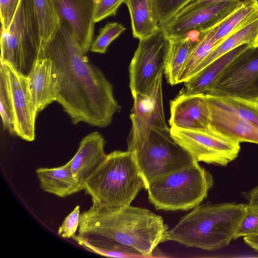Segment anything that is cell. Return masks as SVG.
I'll return each mask as SVG.
<instances>
[{"label":"cell","mask_w":258,"mask_h":258,"mask_svg":"<svg viewBox=\"0 0 258 258\" xmlns=\"http://www.w3.org/2000/svg\"><path fill=\"white\" fill-rule=\"evenodd\" d=\"M41 38L33 0H20L7 29H1L0 61L27 76L39 57Z\"/></svg>","instance_id":"cell-6"},{"label":"cell","mask_w":258,"mask_h":258,"mask_svg":"<svg viewBox=\"0 0 258 258\" xmlns=\"http://www.w3.org/2000/svg\"><path fill=\"white\" fill-rule=\"evenodd\" d=\"M5 72L13 108L16 135L26 141L35 137V120L38 112L33 99L27 76L11 64L0 61Z\"/></svg>","instance_id":"cell-12"},{"label":"cell","mask_w":258,"mask_h":258,"mask_svg":"<svg viewBox=\"0 0 258 258\" xmlns=\"http://www.w3.org/2000/svg\"><path fill=\"white\" fill-rule=\"evenodd\" d=\"M255 1H258V0H255Z\"/></svg>","instance_id":"cell-39"},{"label":"cell","mask_w":258,"mask_h":258,"mask_svg":"<svg viewBox=\"0 0 258 258\" xmlns=\"http://www.w3.org/2000/svg\"><path fill=\"white\" fill-rule=\"evenodd\" d=\"M254 235H258V207L247 204L234 240L241 237Z\"/></svg>","instance_id":"cell-32"},{"label":"cell","mask_w":258,"mask_h":258,"mask_svg":"<svg viewBox=\"0 0 258 258\" xmlns=\"http://www.w3.org/2000/svg\"><path fill=\"white\" fill-rule=\"evenodd\" d=\"M59 20L68 26L83 50L87 53L93 42L96 0H54Z\"/></svg>","instance_id":"cell-14"},{"label":"cell","mask_w":258,"mask_h":258,"mask_svg":"<svg viewBox=\"0 0 258 258\" xmlns=\"http://www.w3.org/2000/svg\"><path fill=\"white\" fill-rule=\"evenodd\" d=\"M127 150L134 154L146 189L154 179L195 161L175 141L170 128H152L144 140L127 148Z\"/></svg>","instance_id":"cell-7"},{"label":"cell","mask_w":258,"mask_h":258,"mask_svg":"<svg viewBox=\"0 0 258 258\" xmlns=\"http://www.w3.org/2000/svg\"><path fill=\"white\" fill-rule=\"evenodd\" d=\"M193 32L180 37H166L167 51L164 74L170 85L178 83L181 70L199 41L200 31L192 34Z\"/></svg>","instance_id":"cell-19"},{"label":"cell","mask_w":258,"mask_h":258,"mask_svg":"<svg viewBox=\"0 0 258 258\" xmlns=\"http://www.w3.org/2000/svg\"><path fill=\"white\" fill-rule=\"evenodd\" d=\"M105 146L103 137L97 131L92 132L83 138L69 161L74 176L83 187L85 181L106 158Z\"/></svg>","instance_id":"cell-18"},{"label":"cell","mask_w":258,"mask_h":258,"mask_svg":"<svg viewBox=\"0 0 258 258\" xmlns=\"http://www.w3.org/2000/svg\"><path fill=\"white\" fill-rule=\"evenodd\" d=\"M248 205L258 207V185L244 194Z\"/></svg>","instance_id":"cell-37"},{"label":"cell","mask_w":258,"mask_h":258,"mask_svg":"<svg viewBox=\"0 0 258 258\" xmlns=\"http://www.w3.org/2000/svg\"><path fill=\"white\" fill-rule=\"evenodd\" d=\"M257 43L258 19L233 33L217 46L197 67L191 76L216 59L235 48L245 44L252 45Z\"/></svg>","instance_id":"cell-24"},{"label":"cell","mask_w":258,"mask_h":258,"mask_svg":"<svg viewBox=\"0 0 258 258\" xmlns=\"http://www.w3.org/2000/svg\"><path fill=\"white\" fill-rule=\"evenodd\" d=\"M20 0H0L1 29L9 27L17 11Z\"/></svg>","instance_id":"cell-35"},{"label":"cell","mask_w":258,"mask_h":258,"mask_svg":"<svg viewBox=\"0 0 258 258\" xmlns=\"http://www.w3.org/2000/svg\"><path fill=\"white\" fill-rule=\"evenodd\" d=\"M247 206L235 203L200 204L168 230L166 241L208 251L224 248L234 240Z\"/></svg>","instance_id":"cell-3"},{"label":"cell","mask_w":258,"mask_h":258,"mask_svg":"<svg viewBox=\"0 0 258 258\" xmlns=\"http://www.w3.org/2000/svg\"><path fill=\"white\" fill-rule=\"evenodd\" d=\"M168 230L162 217L148 209L131 205L105 209L92 204L81 213L78 235L105 237L148 257L158 244L166 241Z\"/></svg>","instance_id":"cell-2"},{"label":"cell","mask_w":258,"mask_h":258,"mask_svg":"<svg viewBox=\"0 0 258 258\" xmlns=\"http://www.w3.org/2000/svg\"><path fill=\"white\" fill-rule=\"evenodd\" d=\"M160 27L172 20L185 6L194 0H153Z\"/></svg>","instance_id":"cell-31"},{"label":"cell","mask_w":258,"mask_h":258,"mask_svg":"<svg viewBox=\"0 0 258 258\" xmlns=\"http://www.w3.org/2000/svg\"><path fill=\"white\" fill-rule=\"evenodd\" d=\"M33 1L39 23L42 47L55 33L59 25V19L54 0Z\"/></svg>","instance_id":"cell-28"},{"label":"cell","mask_w":258,"mask_h":258,"mask_svg":"<svg viewBox=\"0 0 258 258\" xmlns=\"http://www.w3.org/2000/svg\"><path fill=\"white\" fill-rule=\"evenodd\" d=\"M86 53L67 24L59 20L55 33L41 47L39 57H48L54 63L58 75L56 101L72 122L104 127L120 106L112 84L90 62Z\"/></svg>","instance_id":"cell-1"},{"label":"cell","mask_w":258,"mask_h":258,"mask_svg":"<svg viewBox=\"0 0 258 258\" xmlns=\"http://www.w3.org/2000/svg\"><path fill=\"white\" fill-rule=\"evenodd\" d=\"M170 127L208 130L209 110L205 94L188 93L184 90L170 103Z\"/></svg>","instance_id":"cell-15"},{"label":"cell","mask_w":258,"mask_h":258,"mask_svg":"<svg viewBox=\"0 0 258 258\" xmlns=\"http://www.w3.org/2000/svg\"><path fill=\"white\" fill-rule=\"evenodd\" d=\"M36 173L41 188L60 198H65L84 190L74 176L69 162L55 168H39Z\"/></svg>","instance_id":"cell-20"},{"label":"cell","mask_w":258,"mask_h":258,"mask_svg":"<svg viewBox=\"0 0 258 258\" xmlns=\"http://www.w3.org/2000/svg\"><path fill=\"white\" fill-rule=\"evenodd\" d=\"M214 182L211 173L195 161L154 179L146 189L149 202L156 209L185 211L199 205Z\"/></svg>","instance_id":"cell-5"},{"label":"cell","mask_w":258,"mask_h":258,"mask_svg":"<svg viewBox=\"0 0 258 258\" xmlns=\"http://www.w3.org/2000/svg\"><path fill=\"white\" fill-rule=\"evenodd\" d=\"M249 45H240L216 59L185 81V91L191 94H205L212 88L226 66Z\"/></svg>","instance_id":"cell-22"},{"label":"cell","mask_w":258,"mask_h":258,"mask_svg":"<svg viewBox=\"0 0 258 258\" xmlns=\"http://www.w3.org/2000/svg\"><path fill=\"white\" fill-rule=\"evenodd\" d=\"M163 74L158 76L149 93L133 96L134 103L130 115L132 129L127 140V148L144 140L152 128H169L165 120L163 107Z\"/></svg>","instance_id":"cell-11"},{"label":"cell","mask_w":258,"mask_h":258,"mask_svg":"<svg viewBox=\"0 0 258 258\" xmlns=\"http://www.w3.org/2000/svg\"><path fill=\"white\" fill-rule=\"evenodd\" d=\"M125 0H96L94 20L95 23L115 16L120 6Z\"/></svg>","instance_id":"cell-34"},{"label":"cell","mask_w":258,"mask_h":258,"mask_svg":"<svg viewBox=\"0 0 258 258\" xmlns=\"http://www.w3.org/2000/svg\"><path fill=\"white\" fill-rule=\"evenodd\" d=\"M257 19V1L244 5L219 24L215 36L216 41L221 43L226 38Z\"/></svg>","instance_id":"cell-25"},{"label":"cell","mask_w":258,"mask_h":258,"mask_svg":"<svg viewBox=\"0 0 258 258\" xmlns=\"http://www.w3.org/2000/svg\"><path fill=\"white\" fill-rule=\"evenodd\" d=\"M0 113L4 130L16 135L13 108L8 82L3 68L0 66Z\"/></svg>","instance_id":"cell-29"},{"label":"cell","mask_w":258,"mask_h":258,"mask_svg":"<svg viewBox=\"0 0 258 258\" xmlns=\"http://www.w3.org/2000/svg\"><path fill=\"white\" fill-rule=\"evenodd\" d=\"M206 100L209 110V131L240 143L258 144V127L235 113Z\"/></svg>","instance_id":"cell-17"},{"label":"cell","mask_w":258,"mask_h":258,"mask_svg":"<svg viewBox=\"0 0 258 258\" xmlns=\"http://www.w3.org/2000/svg\"><path fill=\"white\" fill-rule=\"evenodd\" d=\"M133 37L144 39L161 29L153 0H125Z\"/></svg>","instance_id":"cell-21"},{"label":"cell","mask_w":258,"mask_h":258,"mask_svg":"<svg viewBox=\"0 0 258 258\" xmlns=\"http://www.w3.org/2000/svg\"><path fill=\"white\" fill-rule=\"evenodd\" d=\"M219 24L209 29L200 31L199 41L181 70L178 80V83H184L188 80L197 67L220 44L215 38Z\"/></svg>","instance_id":"cell-26"},{"label":"cell","mask_w":258,"mask_h":258,"mask_svg":"<svg viewBox=\"0 0 258 258\" xmlns=\"http://www.w3.org/2000/svg\"><path fill=\"white\" fill-rule=\"evenodd\" d=\"M206 99L258 127V101L205 94Z\"/></svg>","instance_id":"cell-27"},{"label":"cell","mask_w":258,"mask_h":258,"mask_svg":"<svg viewBox=\"0 0 258 258\" xmlns=\"http://www.w3.org/2000/svg\"><path fill=\"white\" fill-rule=\"evenodd\" d=\"M80 215V207L77 205L58 227V234L64 238H70L75 236L79 228Z\"/></svg>","instance_id":"cell-33"},{"label":"cell","mask_w":258,"mask_h":258,"mask_svg":"<svg viewBox=\"0 0 258 258\" xmlns=\"http://www.w3.org/2000/svg\"><path fill=\"white\" fill-rule=\"evenodd\" d=\"M243 240L249 247L258 251V235L243 237Z\"/></svg>","instance_id":"cell-38"},{"label":"cell","mask_w":258,"mask_h":258,"mask_svg":"<svg viewBox=\"0 0 258 258\" xmlns=\"http://www.w3.org/2000/svg\"><path fill=\"white\" fill-rule=\"evenodd\" d=\"M245 4L231 1L210 5L174 18L161 28L166 37H180L192 31H202L220 23Z\"/></svg>","instance_id":"cell-13"},{"label":"cell","mask_w":258,"mask_h":258,"mask_svg":"<svg viewBox=\"0 0 258 258\" xmlns=\"http://www.w3.org/2000/svg\"><path fill=\"white\" fill-rule=\"evenodd\" d=\"M205 94L258 101V43L237 54Z\"/></svg>","instance_id":"cell-8"},{"label":"cell","mask_w":258,"mask_h":258,"mask_svg":"<svg viewBox=\"0 0 258 258\" xmlns=\"http://www.w3.org/2000/svg\"><path fill=\"white\" fill-rule=\"evenodd\" d=\"M27 76L38 112L56 101L58 75L56 68L50 58L38 57Z\"/></svg>","instance_id":"cell-16"},{"label":"cell","mask_w":258,"mask_h":258,"mask_svg":"<svg viewBox=\"0 0 258 258\" xmlns=\"http://www.w3.org/2000/svg\"><path fill=\"white\" fill-rule=\"evenodd\" d=\"M72 238L86 249L101 255L114 257H144L137 250L105 237L75 235Z\"/></svg>","instance_id":"cell-23"},{"label":"cell","mask_w":258,"mask_h":258,"mask_svg":"<svg viewBox=\"0 0 258 258\" xmlns=\"http://www.w3.org/2000/svg\"><path fill=\"white\" fill-rule=\"evenodd\" d=\"M166 51V38L161 28L139 40L129 66V86L133 96L151 91L158 76L164 73Z\"/></svg>","instance_id":"cell-9"},{"label":"cell","mask_w":258,"mask_h":258,"mask_svg":"<svg viewBox=\"0 0 258 258\" xmlns=\"http://www.w3.org/2000/svg\"><path fill=\"white\" fill-rule=\"evenodd\" d=\"M171 136L197 162L225 166L238 156L240 143L208 130L170 127Z\"/></svg>","instance_id":"cell-10"},{"label":"cell","mask_w":258,"mask_h":258,"mask_svg":"<svg viewBox=\"0 0 258 258\" xmlns=\"http://www.w3.org/2000/svg\"><path fill=\"white\" fill-rule=\"evenodd\" d=\"M126 29L122 24L117 22L107 23L102 28L97 38L91 45V52L100 54L106 52L108 46Z\"/></svg>","instance_id":"cell-30"},{"label":"cell","mask_w":258,"mask_h":258,"mask_svg":"<svg viewBox=\"0 0 258 258\" xmlns=\"http://www.w3.org/2000/svg\"><path fill=\"white\" fill-rule=\"evenodd\" d=\"M238 2L244 4H247L251 3L255 0H194L183 8H182L175 16V17H179L182 16L185 14L190 12L193 10L198 8L203 7L210 5L226 2Z\"/></svg>","instance_id":"cell-36"},{"label":"cell","mask_w":258,"mask_h":258,"mask_svg":"<svg viewBox=\"0 0 258 258\" xmlns=\"http://www.w3.org/2000/svg\"><path fill=\"white\" fill-rule=\"evenodd\" d=\"M145 182L133 152L116 150L85 181L84 190L92 204L105 209L131 205Z\"/></svg>","instance_id":"cell-4"}]
</instances>
